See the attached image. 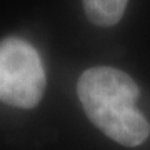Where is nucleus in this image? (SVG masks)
<instances>
[{
  "mask_svg": "<svg viewBox=\"0 0 150 150\" xmlns=\"http://www.w3.org/2000/svg\"><path fill=\"white\" fill-rule=\"evenodd\" d=\"M129 0H83V8L92 23L112 27L123 17Z\"/></svg>",
  "mask_w": 150,
  "mask_h": 150,
  "instance_id": "obj_3",
  "label": "nucleus"
},
{
  "mask_svg": "<svg viewBox=\"0 0 150 150\" xmlns=\"http://www.w3.org/2000/svg\"><path fill=\"white\" fill-rule=\"evenodd\" d=\"M45 70L33 45L18 37L0 40V102L33 108L45 92Z\"/></svg>",
  "mask_w": 150,
  "mask_h": 150,
  "instance_id": "obj_2",
  "label": "nucleus"
},
{
  "mask_svg": "<svg viewBox=\"0 0 150 150\" xmlns=\"http://www.w3.org/2000/svg\"><path fill=\"white\" fill-rule=\"evenodd\" d=\"M77 92L87 117L108 139L125 147L149 139L150 125L135 105L139 87L130 75L113 67H93L80 75Z\"/></svg>",
  "mask_w": 150,
  "mask_h": 150,
  "instance_id": "obj_1",
  "label": "nucleus"
}]
</instances>
